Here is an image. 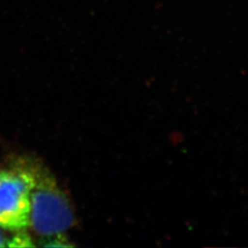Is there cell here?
Here are the masks:
<instances>
[{"mask_svg": "<svg viewBox=\"0 0 248 248\" xmlns=\"http://www.w3.org/2000/svg\"><path fill=\"white\" fill-rule=\"evenodd\" d=\"M32 175L29 228L43 238L62 235L75 224L69 200L56 180L43 166L27 161Z\"/></svg>", "mask_w": 248, "mask_h": 248, "instance_id": "obj_1", "label": "cell"}, {"mask_svg": "<svg viewBox=\"0 0 248 248\" xmlns=\"http://www.w3.org/2000/svg\"><path fill=\"white\" fill-rule=\"evenodd\" d=\"M32 183L27 161L0 169V227L11 232L29 228Z\"/></svg>", "mask_w": 248, "mask_h": 248, "instance_id": "obj_2", "label": "cell"}, {"mask_svg": "<svg viewBox=\"0 0 248 248\" xmlns=\"http://www.w3.org/2000/svg\"><path fill=\"white\" fill-rule=\"evenodd\" d=\"M4 230L5 229L0 227V247H11L14 235L12 237H6L5 232H3Z\"/></svg>", "mask_w": 248, "mask_h": 248, "instance_id": "obj_3", "label": "cell"}]
</instances>
